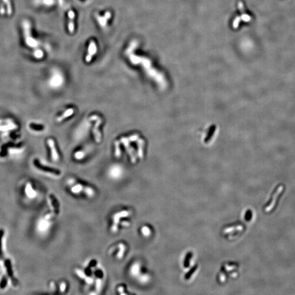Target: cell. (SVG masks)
Listing matches in <instances>:
<instances>
[{"instance_id": "cell-1", "label": "cell", "mask_w": 295, "mask_h": 295, "mask_svg": "<svg viewBox=\"0 0 295 295\" xmlns=\"http://www.w3.org/2000/svg\"><path fill=\"white\" fill-rule=\"evenodd\" d=\"M23 27L25 41L27 46L32 48H35L38 46V42L33 38L31 35V24L28 20H24L23 22Z\"/></svg>"}, {"instance_id": "cell-2", "label": "cell", "mask_w": 295, "mask_h": 295, "mask_svg": "<svg viewBox=\"0 0 295 295\" xmlns=\"http://www.w3.org/2000/svg\"><path fill=\"white\" fill-rule=\"evenodd\" d=\"M283 191H284V186L283 185H280L278 187H277L276 190L274 191V193L273 194L271 200L269 201L268 204L264 207V211L266 213H269L274 209L275 205L277 203L278 199L283 192Z\"/></svg>"}, {"instance_id": "cell-3", "label": "cell", "mask_w": 295, "mask_h": 295, "mask_svg": "<svg viewBox=\"0 0 295 295\" xmlns=\"http://www.w3.org/2000/svg\"><path fill=\"white\" fill-rule=\"evenodd\" d=\"M49 199H50L51 205L52 207V212L46 216V219H47V220L51 219V218H54L59 213V203H58V200L56 199V197L53 195L50 194L49 195Z\"/></svg>"}, {"instance_id": "cell-4", "label": "cell", "mask_w": 295, "mask_h": 295, "mask_svg": "<svg viewBox=\"0 0 295 295\" xmlns=\"http://www.w3.org/2000/svg\"><path fill=\"white\" fill-rule=\"evenodd\" d=\"M130 215V212L129 211H123L121 212H119L118 213L115 214L114 216L113 220L114 223L112 227V231L113 232H116L118 230V224L119 223L120 219L121 218L126 217L128 215Z\"/></svg>"}, {"instance_id": "cell-5", "label": "cell", "mask_w": 295, "mask_h": 295, "mask_svg": "<svg viewBox=\"0 0 295 295\" xmlns=\"http://www.w3.org/2000/svg\"><path fill=\"white\" fill-rule=\"evenodd\" d=\"M97 52V46L94 41H91L88 47L87 54L86 55L85 60L87 62H90L92 57L96 54Z\"/></svg>"}, {"instance_id": "cell-6", "label": "cell", "mask_w": 295, "mask_h": 295, "mask_svg": "<svg viewBox=\"0 0 295 295\" xmlns=\"http://www.w3.org/2000/svg\"><path fill=\"white\" fill-rule=\"evenodd\" d=\"M120 141V143H122L124 145V146L125 147L128 154H129L130 158H131L132 162L135 163L136 161V156L134 153V149L132 148L131 145H130V144H129L130 142L123 140V138H121Z\"/></svg>"}, {"instance_id": "cell-7", "label": "cell", "mask_w": 295, "mask_h": 295, "mask_svg": "<svg viewBox=\"0 0 295 295\" xmlns=\"http://www.w3.org/2000/svg\"><path fill=\"white\" fill-rule=\"evenodd\" d=\"M102 119L100 117H99V118L96 120V123L94 127V129H93V132H94V135L95 136V141H96L97 143H100L101 139V133L99 132V127L100 126V124L102 123Z\"/></svg>"}, {"instance_id": "cell-8", "label": "cell", "mask_w": 295, "mask_h": 295, "mask_svg": "<svg viewBox=\"0 0 295 295\" xmlns=\"http://www.w3.org/2000/svg\"><path fill=\"white\" fill-rule=\"evenodd\" d=\"M68 30L71 33H73L74 31V17L75 13L74 12L70 10H69L68 13Z\"/></svg>"}, {"instance_id": "cell-9", "label": "cell", "mask_w": 295, "mask_h": 295, "mask_svg": "<svg viewBox=\"0 0 295 295\" xmlns=\"http://www.w3.org/2000/svg\"><path fill=\"white\" fill-rule=\"evenodd\" d=\"M48 144L51 149L52 159L54 161H57L59 160V155L55 146L54 141L52 139H49L48 140Z\"/></svg>"}, {"instance_id": "cell-10", "label": "cell", "mask_w": 295, "mask_h": 295, "mask_svg": "<svg viewBox=\"0 0 295 295\" xmlns=\"http://www.w3.org/2000/svg\"><path fill=\"white\" fill-rule=\"evenodd\" d=\"M96 19L98 21L99 23L100 24V25L102 27H104L106 24L107 23V21L109 20L111 17V14L109 12H107L105 13L104 16L101 17L100 15H96Z\"/></svg>"}, {"instance_id": "cell-11", "label": "cell", "mask_w": 295, "mask_h": 295, "mask_svg": "<svg viewBox=\"0 0 295 295\" xmlns=\"http://www.w3.org/2000/svg\"><path fill=\"white\" fill-rule=\"evenodd\" d=\"M243 228V226L241 225H232L226 227L224 229V232L225 233H231L233 232L239 231H242Z\"/></svg>"}, {"instance_id": "cell-12", "label": "cell", "mask_w": 295, "mask_h": 295, "mask_svg": "<svg viewBox=\"0 0 295 295\" xmlns=\"http://www.w3.org/2000/svg\"><path fill=\"white\" fill-rule=\"evenodd\" d=\"M73 113H74V109L72 108H69V109L66 110L63 114H62L60 117L57 119V121L58 122L62 121L65 119L68 118L69 116L72 115Z\"/></svg>"}, {"instance_id": "cell-13", "label": "cell", "mask_w": 295, "mask_h": 295, "mask_svg": "<svg viewBox=\"0 0 295 295\" xmlns=\"http://www.w3.org/2000/svg\"><path fill=\"white\" fill-rule=\"evenodd\" d=\"M5 267L6 268V269H7V271L8 275L10 278L13 277V270H12V263H11V262H10V261L9 260V259L6 260L5 262Z\"/></svg>"}, {"instance_id": "cell-14", "label": "cell", "mask_w": 295, "mask_h": 295, "mask_svg": "<svg viewBox=\"0 0 295 295\" xmlns=\"http://www.w3.org/2000/svg\"><path fill=\"white\" fill-rule=\"evenodd\" d=\"M137 143H138V157L140 158H142L143 154V145H144V141L141 139H140L137 141Z\"/></svg>"}, {"instance_id": "cell-15", "label": "cell", "mask_w": 295, "mask_h": 295, "mask_svg": "<svg viewBox=\"0 0 295 295\" xmlns=\"http://www.w3.org/2000/svg\"><path fill=\"white\" fill-rule=\"evenodd\" d=\"M120 141H115L114 143L115 144V156L117 158H119L121 156V150L120 148Z\"/></svg>"}, {"instance_id": "cell-16", "label": "cell", "mask_w": 295, "mask_h": 295, "mask_svg": "<svg viewBox=\"0 0 295 295\" xmlns=\"http://www.w3.org/2000/svg\"><path fill=\"white\" fill-rule=\"evenodd\" d=\"M3 2L5 3V5L6 6V9H7V13L10 15L12 14L13 9H12V6L10 2V0H2Z\"/></svg>"}, {"instance_id": "cell-17", "label": "cell", "mask_w": 295, "mask_h": 295, "mask_svg": "<svg viewBox=\"0 0 295 295\" xmlns=\"http://www.w3.org/2000/svg\"><path fill=\"white\" fill-rule=\"evenodd\" d=\"M119 251L117 254V257H118V259H121L123 257V255L124 254L125 252L126 247H125V245L121 243L119 245Z\"/></svg>"}, {"instance_id": "cell-18", "label": "cell", "mask_w": 295, "mask_h": 295, "mask_svg": "<svg viewBox=\"0 0 295 295\" xmlns=\"http://www.w3.org/2000/svg\"><path fill=\"white\" fill-rule=\"evenodd\" d=\"M197 269V266H195L194 267L191 268L189 271V272L186 274V275H185V279L186 280L190 279L191 277L194 274V273H195Z\"/></svg>"}, {"instance_id": "cell-19", "label": "cell", "mask_w": 295, "mask_h": 295, "mask_svg": "<svg viewBox=\"0 0 295 295\" xmlns=\"http://www.w3.org/2000/svg\"><path fill=\"white\" fill-rule=\"evenodd\" d=\"M131 272L133 276H136L138 274V273L140 272V266L138 263H135L132 266Z\"/></svg>"}, {"instance_id": "cell-20", "label": "cell", "mask_w": 295, "mask_h": 295, "mask_svg": "<svg viewBox=\"0 0 295 295\" xmlns=\"http://www.w3.org/2000/svg\"><path fill=\"white\" fill-rule=\"evenodd\" d=\"M237 267V265L235 263H231V262H229V263H227L225 265V269L226 271H232L235 269H236Z\"/></svg>"}, {"instance_id": "cell-21", "label": "cell", "mask_w": 295, "mask_h": 295, "mask_svg": "<svg viewBox=\"0 0 295 295\" xmlns=\"http://www.w3.org/2000/svg\"><path fill=\"white\" fill-rule=\"evenodd\" d=\"M33 55L37 59H41L43 57V52L40 49H36L33 52Z\"/></svg>"}, {"instance_id": "cell-22", "label": "cell", "mask_w": 295, "mask_h": 295, "mask_svg": "<svg viewBox=\"0 0 295 295\" xmlns=\"http://www.w3.org/2000/svg\"><path fill=\"white\" fill-rule=\"evenodd\" d=\"M192 256V254L191 253H189L188 254L186 255V258H185V261H184V267H185L187 268L189 266L190 262L191 261Z\"/></svg>"}, {"instance_id": "cell-23", "label": "cell", "mask_w": 295, "mask_h": 295, "mask_svg": "<svg viewBox=\"0 0 295 295\" xmlns=\"http://www.w3.org/2000/svg\"><path fill=\"white\" fill-rule=\"evenodd\" d=\"M141 231H142V233H143V235L145 236H149L150 233H151L150 228L148 226H144L142 228Z\"/></svg>"}, {"instance_id": "cell-24", "label": "cell", "mask_w": 295, "mask_h": 295, "mask_svg": "<svg viewBox=\"0 0 295 295\" xmlns=\"http://www.w3.org/2000/svg\"><path fill=\"white\" fill-rule=\"evenodd\" d=\"M7 285V278L6 276H3L0 282V289H3L6 287Z\"/></svg>"}, {"instance_id": "cell-25", "label": "cell", "mask_w": 295, "mask_h": 295, "mask_svg": "<svg viewBox=\"0 0 295 295\" xmlns=\"http://www.w3.org/2000/svg\"><path fill=\"white\" fill-rule=\"evenodd\" d=\"M30 127H31L32 129L36 130H41L43 128V127L42 126L37 125L36 124H31L30 125Z\"/></svg>"}, {"instance_id": "cell-26", "label": "cell", "mask_w": 295, "mask_h": 295, "mask_svg": "<svg viewBox=\"0 0 295 295\" xmlns=\"http://www.w3.org/2000/svg\"><path fill=\"white\" fill-rule=\"evenodd\" d=\"M84 156V153L83 151H79V152L75 153V154H74L75 158L78 159V160L82 159Z\"/></svg>"}, {"instance_id": "cell-27", "label": "cell", "mask_w": 295, "mask_h": 295, "mask_svg": "<svg viewBox=\"0 0 295 295\" xmlns=\"http://www.w3.org/2000/svg\"><path fill=\"white\" fill-rule=\"evenodd\" d=\"M226 274H225V272H224V271H221V272L220 273V274H219V279H220V280L221 282H224V281L226 280Z\"/></svg>"}, {"instance_id": "cell-28", "label": "cell", "mask_w": 295, "mask_h": 295, "mask_svg": "<svg viewBox=\"0 0 295 295\" xmlns=\"http://www.w3.org/2000/svg\"><path fill=\"white\" fill-rule=\"evenodd\" d=\"M4 235V231L3 229L0 230V255L1 254V246H2V239Z\"/></svg>"}, {"instance_id": "cell-29", "label": "cell", "mask_w": 295, "mask_h": 295, "mask_svg": "<svg viewBox=\"0 0 295 295\" xmlns=\"http://www.w3.org/2000/svg\"><path fill=\"white\" fill-rule=\"evenodd\" d=\"M77 273L78 274V275L79 276V277H81L82 278H85L86 279V276L84 274V273L82 272V271H80V270H77Z\"/></svg>"}, {"instance_id": "cell-30", "label": "cell", "mask_w": 295, "mask_h": 295, "mask_svg": "<svg viewBox=\"0 0 295 295\" xmlns=\"http://www.w3.org/2000/svg\"><path fill=\"white\" fill-rule=\"evenodd\" d=\"M66 288V284H65L64 282L62 283H61V285H60V290H61V291L62 292H64Z\"/></svg>"}, {"instance_id": "cell-31", "label": "cell", "mask_w": 295, "mask_h": 295, "mask_svg": "<svg viewBox=\"0 0 295 295\" xmlns=\"http://www.w3.org/2000/svg\"><path fill=\"white\" fill-rule=\"evenodd\" d=\"M124 290H125V289H124V287L123 286H120V287H119V289H118L119 292H120V294H121V295H123V294H126Z\"/></svg>"}, {"instance_id": "cell-32", "label": "cell", "mask_w": 295, "mask_h": 295, "mask_svg": "<svg viewBox=\"0 0 295 295\" xmlns=\"http://www.w3.org/2000/svg\"><path fill=\"white\" fill-rule=\"evenodd\" d=\"M7 149H2V151L0 153V156H1V157L5 156L6 155V154H7Z\"/></svg>"}, {"instance_id": "cell-33", "label": "cell", "mask_w": 295, "mask_h": 295, "mask_svg": "<svg viewBox=\"0 0 295 295\" xmlns=\"http://www.w3.org/2000/svg\"><path fill=\"white\" fill-rule=\"evenodd\" d=\"M101 286V281L100 279H97L96 281V287L97 290H100Z\"/></svg>"}, {"instance_id": "cell-34", "label": "cell", "mask_w": 295, "mask_h": 295, "mask_svg": "<svg viewBox=\"0 0 295 295\" xmlns=\"http://www.w3.org/2000/svg\"><path fill=\"white\" fill-rule=\"evenodd\" d=\"M5 7H3V6H1V9H0V13H1V14H3L5 13Z\"/></svg>"}]
</instances>
